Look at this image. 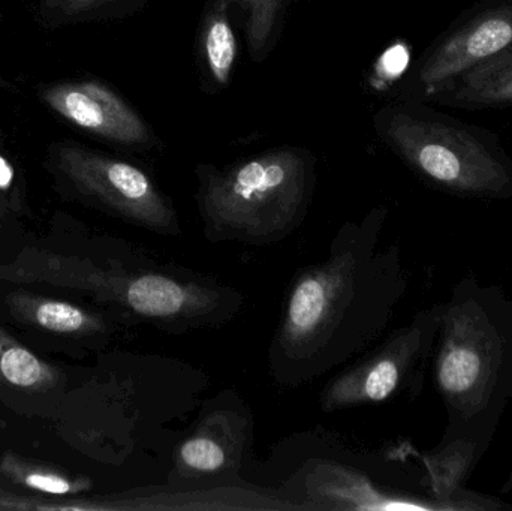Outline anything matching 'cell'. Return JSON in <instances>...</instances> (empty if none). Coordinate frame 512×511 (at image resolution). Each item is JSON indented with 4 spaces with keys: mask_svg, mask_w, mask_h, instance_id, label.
I'll list each match as a JSON object with an SVG mask.
<instances>
[{
    "mask_svg": "<svg viewBox=\"0 0 512 511\" xmlns=\"http://www.w3.org/2000/svg\"><path fill=\"white\" fill-rule=\"evenodd\" d=\"M59 2L68 14H78V12L92 11L111 0H59Z\"/></svg>",
    "mask_w": 512,
    "mask_h": 511,
    "instance_id": "ac0fdd59",
    "label": "cell"
},
{
    "mask_svg": "<svg viewBox=\"0 0 512 511\" xmlns=\"http://www.w3.org/2000/svg\"><path fill=\"white\" fill-rule=\"evenodd\" d=\"M381 218L372 212L337 231L327 257L292 279L268 347V372L295 389L324 377L366 350L384 329L393 273L376 251Z\"/></svg>",
    "mask_w": 512,
    "mask_h": 511,
    "instance_id": "6da1fadb",
    "label": "cell"
},
{
    "mask_svg": "<svg viewBox=\"0 0 512 511\" xmlns=\"http://www.w3.org/2000/svg\"><path fill=\"white\" fill-rule=\"evenodd\" d=\"M243 452L245 428H234L227 417L212 414L180 444L173 476L195 479L233 473L242 464Z\"/></svg>",
    "mask_w": 512,
    "mask_h": 511,
    "instance_id": "9c48e42d",
    "label": "cell"
},
{
    "mask_svg": "<svg viewBox=\"0 0 512 511\" xmlns=\"http://www.w3.org/2000/svg\"><path fill=\"white\" fill-rule=\"evenodd\" d=\"M233 0H213L203 27V47L213 78L219 84L230 81L237 56V41L231 29L228 9Z\"/></svg>",
    "mask_w": 512,
    "mask_h": 511,
    "instance_id": "5bb4252c",
    "label": "cell"
},
{
    "mask_svg": "<svg viewBox=\"0 0 512 511\" xmlns=\"http://www.w3.org/2000/svg\"><path fill=\"white\" fill-rule=\"evenodd\" d=\"M511 45L512 0H501L439 39L418 68V87L432 98L448 83Z\"/></svg>",
    "mask_w": 512,
    "mask_h": 511,
    "instance_id": "8992f818",
    "label": "cell"
},
{
    "mask_svg": "<svg viewBox=\"0 0 512 511\" xmlns=\"http://www.w3.org/2000/svg\"><path fill=\"white\" fill-rule=\"evenodd\" d=\"M57 164L78 191L110 212L159 236H179V215L149 176L135 165L81 147H60Z\"/></svg>",
    "mask_w": 512,
    "mask_h": 511,
    "instance_id": "5b68a950",
    "label": "cell"
},
{
    "mask_svg": "<svg viewBox=\"0 0 512 511\" xmlns=\"http://www.w3.org/2000/svg\"><path fill=\"white\" fill-rule=\"evenodd\" d=\"M12 179H14V173L11 165L0 156V191H8Z\"/></svg>",
    "mask_w": 512,
    "mask_h": 511,
    "instance_id": "d6986e66",
    "label": "cell"
},
{
    "mask_svg": "<svg viewBox=\"0 0 512 511\" xmlns=\"http://www.w3.org/2000/svg\"><path fill=\"white\" fill-rule=\"evenodd\" d=\"M414 351V333L406 332L357 360L325 384L319 398L322 410L334 413L387 401L399 389Z\"/></svg>",
    "mask_w": 512,
    "mask_h": 511,
    "instance_id": "ba28073f",
    "label": "cell"
},
{
    "mask_svg": "<svg viewBox=\"0 0 512 511\" xmlns=\"http://www.w3.org/2000/svg\"><path fill=\"white\" fill-rule=\"evenodd\" d=\"M480 374V356L471 348L453 347L442 354L439 362V383L445 392H468L475 386Z\"/></svg>",
    "mask_w": 512,
    "mask_h": 511,
    "instance_id": "2e32d148",
    "label": "cell"
},
{
    "mask_svg": "<svg viewBox=\"0 0 512 511\" xmlns=\"http://www.w3.org/2000/svg\"><path fill=\"white\" fill-rule=\"evenodd\" d=\"M310 494L334 507L348 510L421 509L414 504L400 503L379 494L364 477L339 467H322L310 479Z\"/></svg>",
    "mask_w": 512,
    "mask_h": 511,
    "instance_id": "7c38bea8",
    "label": "cell"
},
{
    "mask_svg": "<svg viewBox=\"0 0 512 511\" xmlns=\"http://www.w3.org/2000/svg\"><path fill=\"white\" fill-rule=\"evenodd\" d=\"M63 287L83 291L168 333L219 326L243 305L242 294L233 288L156 261L125 266L69 257Z\"/></svg>",
    "mask_w": 512,
    "mask_h": 511,
    "instance_id": "3957f363",
    "label": "cell"
},
{
    "mask_svg": "<svg viewBox=\"0 0 512 511\" xmlns=\"http://www.w3.org/2000/svg\"><path fill=\"white\" fill-rule=\"evenodd\" d=\"M246 12V36L252 57L258 59L276 30L283 0H240Z\"/></svg>",
    "mask_w": 512,
    "mask_h": 511,
    "instance_id": "e0dca14e",
    "label": "cell"
},
{
    "mask_svg": "<svg viewBox=\"0 0 512 511\" xmlns=\"http://www.w3.org/2000/svg\"><path fill=\"white\" fill-rule=\"evenodd\" d=\"M315 167L303 150L277 149L207 174L198 206L213 243L267 246L291 236L306 218Z\"/></svg>",
    "mask_w": 512,
    "mask_h": 511,
    "instance_id": "7a4b0ae2",
    "label": "cell"
},
{
    "mask_svg": "<svg viewBox=\"0 0 512 511\" xmlns=\"http://www.w3.org/2000/svg\"><path fill=\"white\" fill-rule=\"evenodd\" d=\"M432 99L466 110L512 107V45L448 83Z\"/></svg>",
    "mask_w": 512,
    "mask_h": 511,
    "instance_id": "30bf717a",
    "label": "cell"
},
{
    "mask_svg": "<svg viewBox=\"0 0 512 511\" xmlns=\"http://www.w3.org/2000/svg\"><path fill=\"white\" fill-rule=\"evenodd\" d=\"M50 2H59V0H50Z\"/></svg>",
    "mask_w": 512,
    "mask_h": 511,
    "instance_id": "ffe728a7",
    "label": "cell"
},
{
    "mask_svg": "<svg viewBox=\"0 0 512 511\" xmlns=\"http://www.w3.org/2000/svg\"><path fill=\"white\" fill-rule=\"evenodd\" d=\"M8 305L18 320L57 335L92 336L107 329L99 315L62 300L14 293L9 297Z\"/></svg>",
    "mask_w": 512,
    "mask_h": 511,
    "instance_id": "8fae6325",
    "label": "cell"
},
{
    "mask_svg": "<svg viewBox=\"0 0 512 511\" xmlns=\"http://www.w3.org/2000/svg\"><path fill=\"white\" fill-rule=\"evenodd\" d=\"M42 96L60 116L92 134L126 146L149 143L150 132L143 119L104 84H54Z\"/></svg>",
    "mask_w": 512,
    "mask_h": 511,
    "instance_id": "52a82bcc",
    "label": "cell"
},
{
    "mask_svg": "<svg viewBox=\"0 0 512 511\" xmlns=\"http://www.w3.org/2000/svg\"><path fill=\"white\" fill-rule=\"evenodd\" d=\"M0 470L17 485L42 492V494L74 495L90 488V482L87 479H71L51 468L24 461L12 453H8L2 459Z\"/></svg>",
    "mask_w": 512,
    "mask_h": 511,
    "instance_id": "9a60e30c",
    "label": "cell"
},
{
    "mask_svg": "<svg viewBox=\"0 0 512 511\" xmlns=\"http://www.w3.org/2000/svg\"><path fill=\"white\" fill-rule=\"evenodd\" d=\"M495 2H501V0H495Z\"/></svg>",
    "mask_w": 512,
    "mask_h": 511,
    "instance_id": "44dd1931",
    "label": "cell"
},
{
    "mask_svg": "<svg viewBox=\"0 0 512 511\" xmlns=\"http://www.w3.org/2000/svg\"><path fill=\"white\" fill-rule=\"evenodd\" d=\"M0 384L41 392L56 386L57 372L0 329Z\"/></svg>",
    "mask_w": 512,
    "mask_h": 511,
    "instance_id": "4fadbf2b",
    "label": "cell"
},
{
    "mask_svg": "<svg viewBox=\"0 0 512 511\" xmlns=\"http://www.w3.org/2000/svg\"><path fill=\"white\" fill-rule=\"evenodd\" d=\"M382 137L433 182L459 191H498L510 180L507 156L490 132L430 111L390 108Z\"/></svg>",
    "mask_w": 512,
    "mask_h": 511,
    "instance_id": "277c9868",
    "label": "cell"
}]
</instances>
